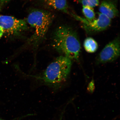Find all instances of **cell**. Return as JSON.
I'll return each instance as SVG.
<instances>
[{
    "mask_svg": "<svg viewBox=\"0 0 120 120\" xmlns=\"http://www.w3.org/2000/svg\"><path fill=\"white\" fill-rule=\"evenodd\" d=\"M53 46L59 53L71 60H78L81 46L77 33L71 27L62 25L54 33Z\"/></svg>",
    "mask_w": 120,
    "mask_h": 120,
    "instance_id": "6da1fadb",
    "label": "cell"
},
{
    "mask_svg": "<svg viewBox=\"0 0 120 120\" xmlns=\"http://www.w3.org/2000/svg\"><path fill=\"white\" fill-rule=\"evenodd\" d=\"M71 65V60L61 55L51 63L41 76L36 78L52 89H58L67 81Z\"/></svg>",
    "mask_w": 120,
    "mask_h": 120,
    "instance_id": "7a4b0ae2",
    "label": "cell"
},
{
    "mask_svg": "<svg viewBox=\"0 0 120 120\" xmlns=\"http://www.w3.org/2000/svg\"><path fill=\"white\" fill-rule=\"evenodd\" d=\"M51 13L45 10H34L30 12L27 22L34 30L28 40V45L37 48L45 36L53 19Z\"/></svg>",
    "mask_w": 120,
    "mask_h": 120,
    "instance_id": "3957f363",
    "label": "cell"
},
{
    "mask_svg": "<svg viewBox=\"0 0 120 120\" xmlns=\"http://www.w3.org/2000/svg\"><path fill=\"white\" fill-rule=\"evenodd\" d=\"M26 21L13 16L0 14V38L8 35L17 36L28 29Z\"/></svg>",
    "mask_w": 120,
    "mask_h": 120,
    "instance_id": "277c9868",
    "label": "cell"
},
{
    "mask_svg": "<svg viewBox=\"0 0 120 120\" xmlns=\"http://www.w3.org/2000/svg\"><path fill=\"white\" fill-rule=\"evenodd\" d=\"M71 15L76 20L82 23V26L86 32L93 34L105 30L110 26L111 19L102 14L98 13L97 18L92 20H87L85 18L74 14Z\"/></svg>",
    "mask_w": 120,
    "mask_h": 120,
    "instance_id": "5b68a950",
    "label": "cell"
},
{
    "mask_svg": "<svg viewBox=\"0 0 120 120\" xmlns=\"http://www.w3.org/2000/svg\"><path fill=\"white\" fill-rule=\"evenodd\" d=\"M120 39L115 38L109 42L102 49L97 56L98 63L105 64L111 62L117 59L120 56Z\"/></svg>",
    "mask_w": 120,
    "mask_h": 120,
    "instance_id": "8992f818",
    "label": "cell"
},
{
    "mask_svg": "<svg viewBox=\"0 0 120 120\" xmlns=\"http://www.w3.org/2000/svg\"><path fill=\"white\" fill-rule=\"evenodd\" d=\"M116 0H103L99 8V13L111 19L119 15Z\"/></svg>",
    "mask_w": 120,
    "mask_h": 120,
    "instance_id": "52a82bcc",
    "label": "cell"
},
{
    "mask_svg": "<svg viewBox=\"0 0 120 120\" xmlns=\"http://www.w3.org/2000/svg\"><path fill=\"white\" fill-rule=\"evenodd\" d=\"M47 5L66 13L70 14L67 0H43Z\"/></svg>",
    "mask_w": 120,
    "mask_h": 120,
    "instance_id": "ba28073f",
    "label": "cell"
},
{
    "mask_svg": "<svg viewBox=\"0 0 120 120\" xmlns=\"http://www.w3.org/2000/svg\"><path fill=\"white\" fill-rule=\"evenodd\" d=\"M85 51L89 53H93L97 51L98 45L94 39L91 37L87 38L83 43Z\"/></svg>",
    "mask_w": 120,
    "mask_h": 120,
    "instance_id": "9c48e42d",
    "label": "cell"
},
{
    "mask_svg": "<svg viewBox=\"0 0 120 120\" xmlns=\"http://www.w3.org/2000/svg\"><path fill=\"white\" fill-rule=\"evenodd\" d=\"M82 12L85 18L87 20H92L95 19V13L93 8L83 6Z\"/></svg>",
    "mask_w": 120,
    "mask_h": 120,
    "instance_id": "30bf717a",
    "label": "cell"
},
{
    "mask_svg": "<svg viewBox=\"0 0 120 120\" xmlns=\"http://www.w3.org/2000/svg\"><path fill=\"white\" fill-rule=\"evenodd\" d=\"M78 1L82 6L93 8L97 6L100 3V0H78Z\"/></svg>",
    "mask_w": 120,
    "mask_h": 120,
    "instance_id": "8fae6325",
    "label": "cell"
},
{
    "mask_svg": "<svg viewBox=\"0 0 120 120\" xmlns=\"http://www.w3.org/2000/svg\"><path fill=\"white\" fill-rule=\"evenodd\" d=\"M94 84L93 81H92L89 84L88 87V90L91 93L93 92L94 89Z\"/></svg>",
    "mask_w": 120,
    "mask_h": 120,
    "instance_id": "7c38bea8",
    "label": "cell"
},
{
    "mask_svg": "<svg viewBox=\"0 0 120 120\" xmlns=\"http://www.w3.org/2000/svg\"><path fill=\"white\" fill-rule=\"evenodd\" d=\"M10 0H0V7L2 6L4 4Z\"/></svg>",
    "mask_w": 120,
    "mask_h": 120,
    "instance_id": "4fadbf2b",
    "label": "cell"
},
{
    "mask_svg": "<svg viewBox=\"0 0 120 120\" xmlns=\"http://www.w3.org/2000/svg\"><path fill=\"white\" fill-rule=\"evenodd\" d=\"M30 116V114H28V115H25V116H22L21 117H20L19 118H15V119H13L12 120H20L21 119H22V118H24V117H25L26 116ZM0 120H4V119H2V118H0Z\"/></svg>",
    "mask_w": 120,
    "mask_h": 120,
    "instance_id": "5bb4252c",
    "label": "cell"
},
{
    "mask_svg": "<svg viewBox=\"0 0 120 120\" xmlns=\"http://www.w3.org/2000/svg\"><path fill=\"white\" fill-rule=\"evenodd\" d=\"M62 115H61V116L60 117V120H62L63 118V114L62 113Z\"/></svg>",
    "mask_w": 120,
    "mask_h": 120,
    "instance_id": "9a60e30c",
    "label": "cell"
}]
</instances>
